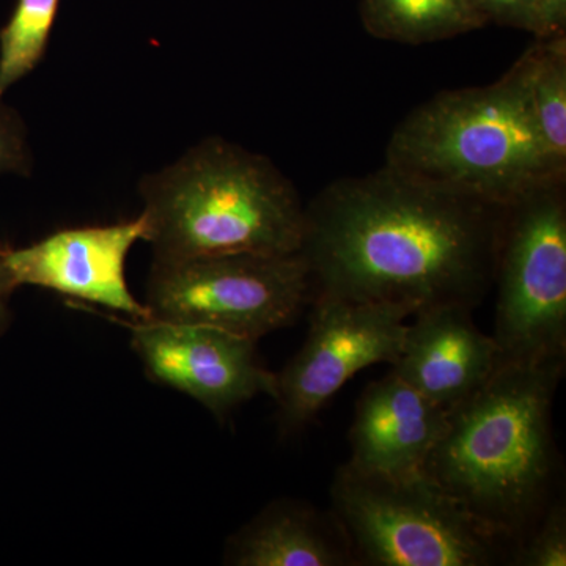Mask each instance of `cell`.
<instances>
[{"label": "cell", "mask_w": 566, "mask_h": 566, "mask_svg": "<svg viewBox=\"0 0 566 566\" xmlns=\"http://www.w3.org/2000/svg\"><path fill=\"white\" fill-rule=\"evenodd\" d=\"M505 207L389 166L327 185L305 207L301 255L314 296L475 308L490 292Z\"/></svg>", "instance_id": "1"}, {"label": "cell", "mask_w": 566, "mask_h": 566, "mask_svg": "<svg viewBox=\"0 0 566 566\" xmlns=\"http://www.w3.org/2000/svg\"><path fill=\"white\" fill-rule=\"evenodd\" d=\"M565 360L497 365L447 411L424 474L506 546L551 504L557 474L553 403Z\"/></svg>", "instance_id": "2"}, {"label": "cell", "mask_w": 566, "mask_h": 566, "mask_svg": "<svg viewBox=\"0 0 566 566\" xmlns=\"http://www.w3.org/2000/svg\"><path fill=\"white\" fill-rule=\"evenodd\" d=\"M532 48L483 87L438 93L395 128L386 166L450 191L506 207L566 180L547 150L532 103Z\"/></svg>", "instance_id": "3"}, {"label": "cell", "mask_w": 566, "mask_h": 566, "mask_svg": "<svg viewBox=\"0 0 566 566\" xmlns=\"http://www.w3.org/2000/svg\"><path fill=\"white\" fill-rule=\"evenodd\" d=\"M139 192L155 262L303 248L305 205L293 182L266 156L221 137L145 175Z\"/></svg>", "instance_id": "4"}, {"label": "cell", "mask_w": 566, "mask_h": 566, "mask_svg": "<svg viewBox=\"0 0 566 566\" xmlns=\"http://www.w3.org/2000/svg\"><path fill=\"white\" fill-rule=\"evenodd\" d=\"M331 502L356 565L490 566L505 558V543L424 472L376 475L345 463Z\"/></svg>", "instance_id": "5"}, {"label": "cell", "mask_w": 566, "mask_h": 566, "mask_svg": "<svg viewBox=\"0 0 566 566\" xmlns=\"http://www.w3.org/2000/svg\"><path fill=\"white\" fill-rule=\"evenodd\" d=\"M497 365L566 356V180L506 205L495 253Z\"/></svg>", "instance_id": "6"}, {"label": "cell", "mask_w": 566, "mask_h": 566, "mask_svg": "<svg viewBox=\"0 0 566 566\" xmlns=\"http://www.w3.org/2000/svg\"><path fill=\"white\" fill-rule=\"evenodd\" d=\"M312 300L314 283L301 252L227 253L153 260L145 305L148 319L202 324L259 342L292 326Z\"/></svg>", "instance_id": "7"}, {"label": "cell", "mask_w": 566, "mask_h": 566, "mask_svg": "<svg viewBox=\"0 0 566 566\" xmlns=\"http://www.w3.org/2000/svg\"><path fill=\"white\" fill-rule=\"evenodd\" d=\"M307 338L281 374L274 400L282 436L304 430L365 368L395 363L411 314L397 305L316 294Z\"/></svg>", "instance_id": "8"}, {"label": "cell", "mask_w": 566, "mask_h": 566, "mask_svg": "<svg viewBox=\"0 0 566 566\" xmlns=\"http://www.w3.org/2000/svg\"><path fill=\"white\" fill-rule=\"evenodd\" d=\"M134 352L153 381L199 401L223 419L256 395L274 397L275 374L256 356V342L202 324L142 319Z\"/></svg>", "instance_id": "9"}, {"label": "cell", "mask_w": 566, "mask_h": 566, "mask_svg": "<svg viewBox=\"0 0 566 566\" xmlns=\"http://www.w3.org/2000/svg\"><path fill=\"white\" fill-rule=\"evenodd\" d=\"M147 229L142 212L132 221L57 230L25 248L3 249V262L14 289L40 286L142 322L150 314L129 290L125 264Z\"/></svg>", "instance_id": "10"}, {"label": "cell", "mask_w": 566, "mask_h": 566, "mask_svg": "<svg viewBox=\"0 0 566 566\" xmlns=\"http://www.w3.org/2000/svg\"><path fill=\"white\" fill-rule=\"evenodd\" d=\"M472 311L449 304L417 312L390 370L444 411L476 392L497 368V346L476 327Z\"/></svg>", "instance_id": "11"}, {"label": "cell", "mask_w": 566, "mask_h": 566, "mask_svg": "<svg viewBox=\"0 0 566 566\" xmlns=\"http://www.w3.org/2000/svg\"><path fill=\"white\" fill-rule=\"evenodd\" d=\"M447 423V411L390 371L357 400L346 464L367 474H423Z\"/></svg>", "instance_id": "12"}, {"label": "cell", "mask_w": 566, "mask_h": 566, "mask_svg": "<svg viewBox=\"0 0 566 566\" xmlns=\"http://www.w3.org/2000/svg\"><path fill=\"white\" fill-rule=\"evenodd\" d=\"M226 564L352 566L356 562L333 510L323 512L305 502L277 501L232 536Z\"/></svg>", "instance_id": "13"}, {"label": "cell", "mask_w": 566, "mask_h": 566, "mask_svg": "<svg viewBox=\"0 0 566 566\" xmlns=\"http://www.w3.org/2000/svg\"><path fill=\"white\" fill-rule=\"evenodd\" d=\"M365 31L403 44L438 43L490 24L475 0H360Z\"/></svg>", "instance_id": "14"}, {"label": "cell", "mask_w": 566, "mask_h": 566, "mask_svg": "<svg viewBox=\"0 0 566 566\" xmlns=\"http://www.w3.org/2000/svg\"><path fill=\"white\" fill-rule=\"evenodd\" d=\"M532 103L547 150L566 167V35L542 36L532 44Z\"/></svg>", "instance_id": "15"}, {"label": "cell", "mask_w": 566, "mask_h": 566, "mask_svg": "<svg viewBox=\"0 0 566 566\" xmlns=\"http://www.w3.org/2000/svg\"><path fill=\"white\" fill-rule=\"evenodd\" d=\"M57 10L59 0H18L0 29V99L43 61Z\"/></svg>", "instance_id": "16"}, {"label": "cell", "mask_w": 566, "mask_h": 566, "mask_svg": "<svg viewBox=\"0 0 566 566\" xmlns=\"http://www.w3.org/2000/svg\"><path fill=\"white\" fill-rule=\"evenodd\" d=\"M512 564L520 566L566 565V506L554 501L521 536L513 549Z\"/></svg>", "instance_id": "17"}, {"label": "cell", "mask_w": 566, "mask_h": 566, "mask_svg": "<svg viewBox=\"0 0 566 566\" xmlns=\"http://www.w3.org/2000/svg\"><path fill=\"white\" fill-rule=\"evenodd\" d=\"M32 167L28 126L17 109L0 99V175L29 177Z\"/></svg>", "instance_id": "18"}, {"label": "cell", "mask_w": 566, "mask_h": 566, "mask_svg": "<svg viewBox=\"0 0 566 566\" xmlns=\"http://www.w3.org/2000/svg\"><path fill=\"white\" fill-rule=\"evenodd\" d=\"M488 22L531 32L532 0H475Z\"/></svg>", "instance_id": "19"}, {"label": "cell", "mask_w": 566, "mask_h": 566, "mask_svg": "<svg viewBox=\"0 0 566 566\" xmlns=\"http://www.w3.org/2000/svg\"><path fill=\"white\" fill-rule=\"evenodd\" d=\"M566 0H532V29L535 39L565 33Z\"/></svg>", "instance_id": "20"}, {"label": "cell", "mask_w": 566, "mask_h": 566, "mask_svg": "<svg viewBox=\"0 0 566 566\" xmlns=\"http://www.w3.org/2000/svg\"><path fill=\"white\" fill-rule=\"evenodd\" d=\"M14 285L11 283L9 271L3 262V249L0 248V335L6 333L10 323V296L14 292Z\"/></svg>", "instance_id": "21"}]
</instances>
